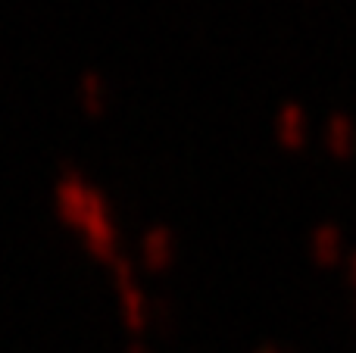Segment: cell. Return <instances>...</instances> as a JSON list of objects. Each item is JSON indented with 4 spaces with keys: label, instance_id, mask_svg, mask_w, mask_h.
I'll list each match as a JSON object with an SVG mask.
<instances>
[{
    "label": "cell",
    "instance_id": "1",
    "mask_svg": "<svg viewBox=\"0 0 356 353\" xmlns=\"http://www.w3.org/2000/svg\"><path fill=\"white\" fill-rule=\"evenodd\" d=\"M54 210L63 225L85 238V247L94 260L113 263L119 256V225L110 200L79 169H63L54 188Z\"/></svg>",
    "mask_w": 356,
    "mask_h": 353
},
{
    "label": "cell",
    "instance_id": "2",
    "mask_svg": "<svg viewBox=\"0 0 356 353\" xmlns=\"http://www.w3.org/2000/svg\"><path fill=\"white\" fill-rule=\"evenodd\" d=\"M113 279H116L119 288V300H122V316L129 322V329H144L147 325V300H144L141 288L135 281V269L125 256H116L113 260Z\"/></svg>",
    "mask_w": 356,
    "mask_h": 353
},
{
    "label": "cell",
    "instance_id": "3",
    "mask_svg": "<svg viewBox=\"0 0 356 353\" xmlns=\"http://www.w3.org/2000/svg\"><path fill=\"white\" fill-rule=\"evenodd\" d=\"M272 129H275V141L282 144V150H288V154H300L309 141V116L294 100L278 106Z\"/></svg>",
    "mask_w": 356,
    "mask_h": 353
},
{
    "label": "cell",
    "instance_id": "4",
    "mask_svg": "<svg viewBox=\"0 0 356 353\" xmlns=\"http://www.w3.org/2000/svg\"><path fill=\"white\" fill-rule=\"evenodd\" d=\"M322 144L334 160H350L356 154V122L347 113H332L322 129Z\"/></svg>",
    "mask_w": 356,
    "mask_h": 353
},
{
    "label": "cell",
    "instance_id": "5",
    "mask_svg": "<svg viewBox=\"0 0 356 353\" xmlns=\"http://www.w3.org/2000/svg\"><path fill=\"white\" fill-rule=\"evenodd\" d=\"M175 256V235L166 229V225H154V229L144 231L141 238V263L150 272H160L172 263Z\"/></svg>",
    "mask_w": 356,
    "mask_h": 353
},
{
    "label": "cell",
    "instance_id": "6",
    "mask_svg": "<svg viewBox=\"0 0 356 353\" xmlns=\"http://www.w3.org/2000/svg\"><path fill=\"white\" fill-rule=\"evenodd\" d=\"M309 254L319 263L322 269H332L341 263L344 256V235L334 222H322L313 229V238H309Z\"/></svg>",
    "mask_w": 356,
    "mask_h": 353
},
{
    "label": "cell",
    "instance_id": "7",
    "mask_svg": "<svg viewBox=\"0 0 356 353\" xmlns=\"http://www.w3.org/2000/svg\"><path fill=\"white\" fill-rule=\"evenodd\" d=\"M106 104H110V88H106L104 75L100 72H85L79 79V106L91 119H100L106 113Z\"/></svg>",
    "mask_w": 356,
    "mask_h": 353
},
{
    "label": "cell",
    "instance_id": "8",
    "mask_svg": "<svg viewBox=\"0 0 356 353\" xmlns=\"http://www.w3.org/2000/svg\"><path fill=\"white\" fill-rule=\"evenodd\" d=\"M347 281H350V285L356 288V250L350 256H347Z\"/></svg>",
    "mask_w": 356,
    "mask_h": 353
}]
</instances>
